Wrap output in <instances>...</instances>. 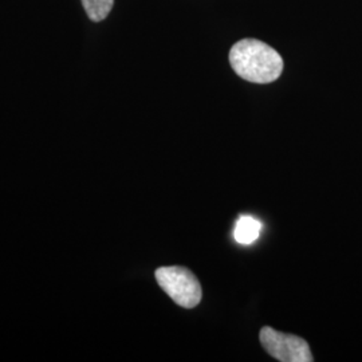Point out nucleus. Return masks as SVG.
Returning a JSON list of instances; mask_svg holds the SVG:
<instances>
[{
    "instance_id": "nucleus-1",
    "label": "nucleus",
    "mask_w": 362,
    "mask_h": 362,
    "mask_svg": "<svg viewBox=\"0 0 362 362\" xmlns=\"http://www.w3.org/2000/svg\"><path fill=\"white\" fill-rule=\"evenodd\" d=\"M230 64L239 77L260 85L276 81L284 71L281 54L258 39L236 42L230 50Z\"/></svg>"
},
{
    "instance_id": "nucleus-2",
    "label": "nucleus",
    "mask_w": 362,
    "mask_h": 362,
    "mask_svg": "<svg viewBox=\"0 0 362 362\" xmlns=\"http://www.w3.org/2000/svg\"><path fill=\"white\" fill-rule=\"evenodd\" d=\"M155 275L158 286L176 305L184 309H194L200 303L203 291L194 272L185 267L172 266L157 269Z\"/></svg>"
},
{
    "instance_id": "nucleus-4",
    "label": "nucleus",
    "mask_w": 362,
    "mask_h": 362,
    "mask_svg": "<svg viewBox=\"0 0 362 362\" xmlns=\"http://www.w3.org/2000/svg\"><path fill=\"white\" fill-rule=\"evenodd\" d=\"M262 233V223L252 216H240L236 221L233 238L239 245L248 246L254 243Z\"/></svg>"
},
{
    "instance_id": "nucleus-5",
    "label": "nucleus",
    "mask_w": 362,
    "mask_h": 362,
    "mask_svg": "<svg viewBox=\"0 0 362 362\" xmlns=\"http://www.w3.org/2000/svg\"><path fill=\"white\" fill-rule=\"evenodd\" d=\"M89 19L93 22H103L107 18L115 6V0H81Z\"/></svg>"
},
{
    "instance_id": "nucleus-3",
    "label": "nucleus",
    "mask_w": 362,
    "mask_h": 362,
    "mask_svg": "<svg viewBox=\"0 0 362 362\" xmlns=\"http://www.w3.org/2000/svg\"><path fill=\"white\" fill-rule=\"evenodd\" d=\"M259 337L264 350L278 361H314L309 344L300 337L276 332L270 326H264Z\"/></svg>"
}]
</instances>
